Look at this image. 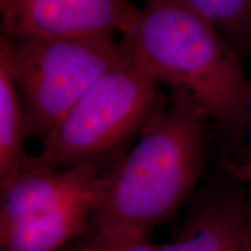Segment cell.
Masks as SVG:
<instances>
[{"label": "cell", "mask_w": 251, "mask_h": 251, "mask_svg": "<svg viewBox=\"0 0 251 251\" xmlns=\"http://www.w3.org/2000/svg\"><path fill=\"white\" fill-rule=\"evenodd\" d=\"M26 120L17 84L0 59V186L36 165L25 148Z\"/></svg>", "instance_id": "obj_8"}, {"label": "cell", "mask_w": 251, "mask_h": 251, "mask_svg": "<svg viewBox=\"0 0 251 251\" xmlns=\"http://www.w3.org/2000/svg\"><path fill=\"white\" fill-rule=\"evenodd\" d=\"M159 81L133 51L100 77L42 143L40 165L64 169L80 163L119 158L130 137L146 129L161 111Z\"/></svg>", "instance_id": "obj_5"}, {"label": "cell", "mask_w": 251, "mask_h": 251, "mask_svg": "<svg viewBox=\"0 0 251 251\" xmlns=\"http://www.w3.org/2000/svg\"><path fill=\"white\" fill-rule=\"evenodd\" d=\"M78 251H92V250H91V249H90V248H89V247H87L85 243H84V244H83V246H81V247L79 248V250H78Z\"/></svg>", "instance_id": "obj_12"}, {"label": "cell", "mask_w": 251, "mask_h": 251, "mask_svg": "<svg viewBox=\"0 0 251 251\" xmlns=\"http://www.w3.org/2000/svg\"><path fill=\"white\" fill-rule=\"evenodd\" d=\"M124 40L159 83L186 91L222 133L240 139L251 81L238 51L209 19L181 0H144Z\"/></svg>", "instance_id": "obj_2"}, {"label": "cell", "mask_w": 251, "mask_h": 251, "mask_svg": "<svg viewBox=\"0 0 251 251\" xmlns=\"http://www.w3.org/2000/svg\"><path fill=\"white\" fill-rule=\"evenodd\" d=\"M1 35L114 40L129 35L140 8L130 0H0Z\"/></svg>", "instance_id": "obj_6"}, {"label": "cell", "mask_w": 251, "mask_h": 251, "mask_svg": "<svg viewBox=\"0 0 251 251\" xmlns=\"http://www.w3.org/2000/svg\"><path fill=\"white\" fill-rule=\"evenodd\" d=\"M92 251H162V246L153 244L149 237L115 235V236H92L85 242Z\"/></svg>", "instance_id": "obj_10"}, {"label": "cell", "mask_w": 251, "mask_h": 251, "mask_svg": "<svg viewBox=\"0 0 251 251\" xmlns=\"http://www.w3.org/2000/svg\"><path fill=\"white\" fill-rule=\"evenodd\" d=\"M205 111L184 90L149 122L139 142L108 174L90 225L92 236L149 237L186 199L205 159Z\"/></svg>", "instance_id": "obj_1"}, {"label": "cell", "mask_w": 251, "mask_h": 251, "mask_svg": "<svg viewBox=\"0 0 251 251\" xmlns=\"http://www.w3.org/2000/svg\"><path fill=\"white\" fill-rule=\"evenodd\" d=\"M133 54L114 40L6 36L0 59L17 84L28 139H47L91 86Z\"/></svg>", "instance_id": "obj_4"}, {"label": "cell", "mask_w": 251, "mask_h": 251, "mask_svg": "<svg viewBox=\"0 0 251 251\" xmlns=\"http://www.w3.org/2000/svg\"><path fill=\"white\" fill-rule=\"evenodd\" d=\"M162 251H251L248 194L230 185H212L191 201L183 229Z\"/></svg>", "instance_id": "obj_7"}, {"label": "cell", "mask_w": 251, "mask_h": 251, "mask_svg": "<svg viewBox=\"0 0 251 251\" xmlns=\"http://www.w3.org/2000/svg\"><path fill=\"white\" fill-rule=\"evenodd\" d=\"M249 122H250V131H251V103L249 108ZM221 168L227 174L231 179L237 181V183H247L249 185V193H248V202H249V211L251 216V141L249 149H248V155L243 162L235 163L231 161L221 162Z\"/></svg>", "instance_id": "obj_11"}, {"label": "cell", "mask_w": 251, "mask_h": 251, "mask_svg": "<svg viewBox=\"0 0 251 251\" xmlns=\"http://www.w3.org/2000/svg\"><path fill=\"white\" fill-rule=\"evenodd\" d=\"M219 28L238 54H251V0H181Z\"/></svg>", "instance_id": "obj_9"}, {"label": "cell", "mask_w": 251, "mask_h": 251, "mask_svg": "<svg viewBox=\"0 0 251 251\" xmlns=\"http://www.w3.org/2000/svg\"><path fill=\"white\" fill-rule=\"evenodd\" d=\"M119 158L64 169L36 163L1 185V250L56 251L90 234L91 220L105 194L109 170Z\"/></svg>", "instance_id": "obj_3"}]
</instances>
